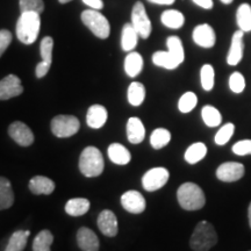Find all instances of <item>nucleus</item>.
Returning a JSON list of instances; mask_svg holds the SVG:
<instances>
[{"label": "nucleus", "mask_w": 251, "mask_h": 251, "mask_svg": "<svg viewBox=\"0 0 251 251\" xmlns=\"http://www.w3.org/2000/svg\"><path fill=\"white\" fill-rule=\"evenodd\" d=\"M81 21L99 39H107L111 34V25L98 9H86L81 13Z\"/></svg>", "instance_id": "6"}, {"label": "nucleus", "mask_w": 251, "mask_h": 251, "mask_svg": "<svg viewBox=\"0 0 251 251\" xmlns=\"http://www.w3.org/2000/svg\"><path fill=\"white\" fill-rule=\"evenodd\" d=\"M192 37L196 45L201 47V48L207 49L214 47L216 41L214 29H213L212 26H209L207 24L199 25V26L194 28Z\"/></svg>", "instance_id": "14"}, {"label": "nucleus", "mask_w": 251, "mask_h": 251, "mask_svg": "<svg viewBox=\"0 0 251 251\" xmlns=\"http://www.w3.org/2000/svg\"><path fill=\"white\" fill-rule=\"evenodd\" d=\"M207 153V147L201 142L193 143L192 146H190L185 151V161L188 164H197L198 162L201 161L202 158H205Z\"/></svg>", "instance_id": "28"}, {"label": "nucleus", "mask_w": 251, "mask_h": 251, "mask_svg": "<svg viewBox=\"0 0 251 251\" xmlns=\"http://www.w3.org/2000/svg\"><path fill=\"white\" fill-rule=\"evenodd\" d=\"M77 244L83 251H99L100 242L93 230L90 228L81 227L77 231Z\"/></svg>", "instance_id": "17"}, {"label": "nucleus", "mask_w": 251, "mask_h": 251, "mask_svg": "<svg viewBox=\"0 0 251 251\" xmlns=\"http://www.w3.org/2000/svg\"><path fill=\"white\" fill-rule=\"evenodd\" d=\"M127 137L130 143L139 144L146 137V128L139 118H130L127 122Z\"/></svg>", "instance_id": "20"}, {"label": "nucleus", "mask_w": 251, "mask_h": 251, "mask_svg": "<svg viewBox=\"0 0 251 251\" xmlns=\"http://www.w3.org/2000/svg\"><path fill=\"white\" fill-rule=\"evenodd\" d=\"M29 190L35 196H49L55 191V183L45 176H35L29 180Z\"/></svg>", "instance_id": "18"}, {"label": "nucleus", "mask_w": 251, "mask_h": 251, "mask_svg": "<svg viewBox=\"0 0 251 251\" xmlns=\"http://www.w3.org/2000/svg\"><path fill=\"white\" fill-rule=\"evenodd\" d=\"M177 199L185 211H199L206 203V197L201 187L194 183L180 185L177 191Z\"/></svg>", "instance_id": "2"}, {"label": "nucleus", "mask_w": 251, "mask_h": 251, "mask_svg": "<svg viewBox=\"0 0 251 251\" xmlns=\"http://www.w3.org/2000/svg\"><path fill=\"white\" fill-rule=\"evenodd\" d=\"M248 218H249V225L251 228V203L249 205V208H248Z\"/></svg>", "instance_id": "46"}, {"label": "nucleus", "mask_w": 251, "mask_h": 251, "mask_svg": "<svg viewBox=\"0 0 251 251\" xmlns=\"http://www.w3.org/2000/svg\"><path fill=\"white\" fill-rule=\"evenodd\" d=\"M59 2H61V4H67V2H69V1H71V0H58Z\"/></svg>", "instance_id": "48"}, {"label": "nucleus", "mask_w": 251, "mask_h": 251, "mask_svg": "<svg viewBox=\"0 0 251 251\" xmlns=\"http://www.w3.org/2000/svg\"><path fill=\"white\" fill-rule=\"evenodd\" d=\"M52 242H54V235L51 234V231L47 230V229L41 230L34 238L33 251H51L50 247Z\"/></svg>", "instance_id": "31"}, {"label": "nucleus", "mask_w": 251, "mask_h": 251, "mask_svg": "<svg viewBox=\"0 0 251 251\" xmlns=\"http://www.w3.org/2000/svg\"><path fill=\"white\" fill-rule=\"evenodd\" d=\"M234 131H235V126L234 124H231V122L222 126L215 135V139H214L215 143L218 144V146H225V144H227L229 142V140L233 137Z\"/></svg>", "instance_id": "36"}, {"label": "nucleus", "mask_w": 251, "mask_h": 251, "mask_svg": "<svg viewBox=\"0 0 251 251\" xmlns=\"http://www.w3.org/2000/svg\"><path fill=\"white\" fill-rule=\"evenodd\" d=\"M79 120L74 115H57L51 121V131L59 139H67L78 133Z\"/></svg>", "instance_id": "7"}, {"label": "nucleus", "mask_w": 251, "mask_h": 251, "mask_svg": "<svg viewBox=\"0 0 251 251\" xmlns=\"http://www.w3.org/2000/svg\"><path fill=\"white\" fill-rule=\"evenodd\" d=\"M233 1H234V0H221V2H224V4H226V5L231 4Z\"/></svg>", "instance_id": "47"}, {"label": "nucleus", "mask_w": 251, "mask_h": 251, "mask_svg": "<svg viewBox=\"0 0 251 251\" xmlns=\"http://www.w3.org/2000/svg\"><path fill=\"white\" fill-rule=\"evenodd\" d=\"M194 4L203 9H211L213 7V0H192Z\"/></svg>", "instance_id": "44"}, {"label": "nucleus", "mask_w": 251, "mask_h": 251, "mask_svg": "<svg viewBox=\"0 0 251 251\" xmlns=\"http://www.w3.org/2000/svg\"><path fill=\"white\" fill-rule=\"evenodd\" d=\"M14 203V192L7 178L0 177V211L8 209Z\"/></svg>", "instance_id": "22"}, {"label": "nucleus", "mask_w": 251, "mask_h": 251, "mask_svg": "<svg viewBox=\"0 0 251 251\" xmlns=\"http://www.w3.org/2000/svg\"><path fill=\"white\" fill-rule=\"evenodd\" d=\"M166 46L168 51H156L152 55V62L157 67L175 70L185 59L183 43L178 36H170L166 40Z\"/></svg>", "instance_id": "1"}, {"label": "nucleus", "mask_w": 251, "mask_h": 251, "mask_svg": "<svg viewBox=\"0 0 251 251\" xmlns=\"http://www.w3.org/2000/svg\"><path fill=\"white\" fill-rule=\"evenodd\" d=\"M24 92V86L20 78L15 75H8L0 80V100H8L20 96Z\"/></svg>", "instance_id": "12"}, {"label": "nucleus", "mask_w": 251, "mask_h": 251, "mask_svg": "<svg viewBox=\"0 0 251 251\" xmlns=\"http://www.w3.org/2000/svg\"><path fill=\"white\" fill-rule=\"evenodd\" d=\"M29 230H18L14 231L9 237L7 246L5 251H24L27 246L28 237H29Z\"/></svg>", "instance_id": "27"}, {"label": "nucleus", "mask_w": 251, "mask_h": 251, "mask_svg": "<svg viewBox=\"0 0 251 251\" xmlns=\"http://www.w3.org/2000/svg\"><path fill=\"white\" fill-rule=\"evenodd\" d=\"M52 48H54V40H52V37H43L40 45L41 58H42V62H45L46 64L50 65V67H51L52 63Z\"/></svg>", "instance_id": "35"}, {"label": "nucleus", "mask_w": 251, "mask_h": 251, "mask_svg": "<svg viewBox=\"0 0 251 251\" xmlns=\"http://www.w3.org/2000/svg\"><path fill=\"white\" fill-rule=\"evenodd\" d=\"M200 79H201V86L205 91H212L214 87L215 71L211 64H205L200 70Z\"/></svg>", "instance_id": "34"}, {"label": "nucleus", "mask_w": 251, "mask_h": 251, "mask_svg": "<svg viewBox=\"0 0 251 251\" xmlns=\"http://www.w3.org/2000/svg\"><path fill=\"white\" fill-rule=\"evenodd\" d=\"M198 103V98L193 92H186L180 97L178 101V108L181 113H190L192 109L196 108Z\"/></svg>", "instance_id": "37"}, {"label": "nucleus", "mask_w": 251, "mask_h": 251, "mask_svg": "<svg viewBox=\"0 0 251 251\" xmlns=\"http://www.w3.org/2000/svg\"><path fill=\"white\" fill-rule=\"evenodd\" d=\"M244 31L237 30L235 31L233 39H231V45L229 48L227 55V63L231 67H235L238 63L242 61L244 52Z\"/></svg>", "instance_id": "16"}, {"label": "nucleus", "mask_w": 251, "mask_h": 251, "mask_svg": "<svg viewBox=\"0 0 251 251\" xmlns=\"http://www.w3.org/2000/svg\"><path fill=\"white\" fill-rule=\"evenodd\" d=\"M91 203L85 198L70 199L65 205V212L70 216H81L89 212Z\"/></svg>", "instance_id": "26"}, {"label": "nucleus", "mask_w": 251, "mask_h": 251, "mask_svg": "<svg viewBox=\"0 0 251 251\" xmlns=\"http://www.w3.org/2000/svg\"><path fill=\"white\" fill-rule=\"evenodd\" d=\"M50 70V65L46 64L45 62L41 61L39 64L36 65V69H35V74H36V77L37 78H43L46 76L47 74H48V71Z\"/></svg>", "instance_id": "42"}, {"label": "nucleus", "mask_w": 251, "mask_h": 251, "mask_svg": "<svg viewBox=\"0 0 251 251\" xmlns=\"http://www.w3.org/2000/svg\"><path fill=\"white\" fill-rule=\"evenodd\" d=\"M229 87L234 93H242L246 89V79L241 72H234L229 77Z\"/></svg>", "instance_id": "39"}, {"label": "nucleus", "mask_w": 251, "mask_h": 251, "mask_svg": "<svg viewBox=\"0 0 251 251\" xmlns=\"http://www.w3.org/2000/svg\"><path fill=\"white\" fill-rule=\"evenodd\" d=\"M161 21L165 27L171 28V29H179L184 26L185 17L177 9H168L162 13Z\"/></svg>", "instance_id": "25"}, {"label": "nucleus", "mask_w": 251, "mask_h": 251, "mask_svg": "<svg viewBox=\"0 0 251 251\" xmlns=\"http://www.w3.org/2000/svg\"><path fill=\"white\" fill-rule=\"evenodd\" d=\"M139 33L131 24H126L122 28L121 47L125 51H131L139 42Z\"/></svg>", "instance_id": "23"}, {"label": "nucleus", "mask_w": 251, "mask_h": 251, "mask_svg": "<svg viewBox=\"0 0 251 251\" xmlns=\"http://www.w3.org/2000/svg\"><path fill=\"white\" fill-rule=\"evenodd\" d=\"M246 174V168L242 163L226 162L222 163L216 170V177L225 183H234L240 180Z\"/></svg>", "instance_id": "10"}, {"label": "nucleus", "mask_w": 251, "mask_h": 251, "mask_svg": "<svg viewBox=\"0 0 251 251\" xmlns=\"http://www.w3.org/2000/svg\"><path fill=\"white\" fill-rule=\"evenodd\" d=\"M109 159L118 165H126L130 162L131 155L126 147L120 143H112L107 150Z\"/></svg>", "instance_id": "21"}, {"label": "nucleus", "mask_w": 251, "mask_h": 251, "mask_svg": "<svg viewBox=\"0 0 251 251\" xmlns=\"http://www.w3.org/2000/svg\"><path fill=\"white\" fill-rule=\"evenodd\" d=\"M169 174L168 169L165 168H153L150 169L149 171H147L144 174L142 178V185L144 190L148 191V192H153V191L159 190L164 185L168 183Z\"/></svg>", "instance_id": "9"}, {"label": "nucleus", "mask_w": 251, "mask_h": 251, "mask_svg": "<svg viewBox=\"0 0 251 251\" xmlns=\"http://www.w3.org/2000/svg\"><path fill=\"white\" fill-rule=\"evenodd\" d=\"M8 135L11 139L21 147H29L34 142V134L26 124L15 121L9 125Z\"/></svg>", "instance_id": "11"}, {"label": "nucleus", "mask_w": 251, "mask_h": 251, "mask_svg": "<svg viewBox=\"0 0 251 251\" xmlns=\"http://www.w3.org/2000/svg\"><path fill=\"white\" fill-rule=\"evenodd\" d=\"M143 69V58L139 52L131 51L125 58V71L129 77L139 76Z\"/></svg>", "instance_id": "24"}, {"label": "nucleus", "mask_w": 251, "mask_h": 251, "mask_svg": "<svg viewBox=\"0 0 251 251\" xmlns=\"http://www.w3.org/2000/svg\"><path fill=\"white\" fill-rule=\"evenodd\" d=\"M171 140V133L165 128H157L152 131L151 136H150V144L153 149L159 150L164 148L169 144Z\"/></svg>", "instance_id": "32"}, {"label": "nucleus", "mask_w": 251, "mask_h": 251, "mask_svg": "<svg viewBox=\"0 0 251 251\" xmlns=\"http://www.w3.org/2000/svg\"><path fill=\"white\" fill-rule=\"evenodd\" d=\"M236 21L240 30L244 33L251 31V6L249 4H242L237 8Z\"/></svg>", "instance_id": "29"}, {"label": "nucleus", "mask_w": 251, "mask_h": 251, "mask_svg": "<svg viewBox=\"0 0 251 251\" xmlns=\"http://www.w3.org/2000/svg\"><path fill=\"white\" fill-rule=\"evenodd\" d=\"M107 121V109L101 105H92L86 114V122L89 127L99 129Z\"/></svg>", "instance_id": "19"}, {"label": "nucleus", "mask_w": 251, "mask_h": 251, "mask_svg": "<svg viewBox=\"0 0 251 251\" xmlns=\"http://www.w3.org/2000/svg\"><path fill=\"white\" fill-rule=\"evenodd\" d=\"M131 25L142 39H148L151 34V21L147 14L146 7L141 1H137L134 5L131 11Z\"/></svg>", "instance_id": "8"}, {"label": "nucleus", "mask_w": 251, "mask_h": 251, "mask_svg": "<svg viewBox=\"0 0 251 251\" xmlns=\"http://www.w3.org/2000/svg\"><path fill=\"white\" fill-rule=\"evenodd\" d=\"M231 150L237 156L251 155V140L238 141V142L234 144Z\"/></svg>", "instance_id": "40"}, {"label": "nucleus", "mask_w": 251, "mask_h": 251, "mask_svg": "<svg viewBox=\"0 0 251 251\" xmlns=\"http://www.w3.org/2000/svg\"><path fill=\"white\" fill-rule=\"evenodd\" d=\"M98 228L107 237H114L118 235L119 224L114 213L109 209H103L98 216Z\"/></svg>", "instance_id": "15"}, {"label": "nucleus", "mask_w": 251, "mask_h": 251, "mask_svg": "<svg viewBox=\"0 0 251 251\" xmlns=\"http://www.w3.org/2000/svg\"><path fill=\"white\" fill-rule=\"evenodd\" d=\"M21 13L26 12H35V13H43L45 11V4L43 0H19Z\"/></svg>", "instance_id": "38"}, {"label": "nucleus", "mask_w": 251, "mask_h": 251, "mask_svg": "<svg viewBox=\"0 0 251 251\" xmlns=\"http://www.w3.org/2000/svg\"><path fill=\"white\" fill-rule=\"evenodd\" d=\"M12 39H13V36H12L11 31L6 29L0 30V57L8 48V46L11 45Z\"/></svg>", "instance_id": "41"}, {"label": "nucleus", "mask_w": 251, "mask_h": 251, "mask_svg": "<svg viewBox=\"0 0 251 251\" xmlns=\"http://www.w3.org/2000/svg\"><path fill=\"white\" fill-rule=\"evenodd\" d=\"M146 99V87L142 83L134 81L128 87V101L131 106H140Z\"/></svg>", "instance_id": "30"}, {"label": "nucleus", "mask_w": 251, "mask_h": 251, "mask_svg": "<svg viewBox=\"0 0 251 251\" xmlns=\"http://www.w3.org/2000/svg\"><path fill=\"white\" fill-rule=\"evenodd\" d=\"M103 158L101 152L96 147H87L79 157V170L87 178L98 177L102 174Z\"/></svg>", "instance_id": "5"}, {"label": "nucleus", "mask_w": 251, "mask_h": 251, "mask_svg": "<svg viewBox=\"0 0 251 251\" xmlns=\"http://www.w3.org/2000/svg\"><path fill=\"white\" fill-rule=\"evenodd\" d=\"M121 205L126 211L131 213V214H141L146 209L147 202L139 191L131 190L122 194Z\"/></svg>", "instance_id": "13"}, {"label": "nucleus", "mask_w": 251, "mask_h": 251, "mask_svg": "<svg viewBox=\"0 0 251 251\" xmlns=\"http://www.w3.org/2000/svg\"><path fill=\"white\" fill-rule=\"evenodd\" d=\"M83 2L93 9H101L103 7L102 0H83Z\"/></svg>", "instance_id": "43"}, {"label": "nucleus", "mask_w": 251, "mask_h": 251, "mask_svg": "<svg viewBox=\"0 0 251 251\" xmlns=\"http://www.w3.org/2000/svg\"><path fill=\"white\" fill-rule=\"evenodd\" d=\"M149 1L158 5H172L176 0H149Z\"/></svg>", "instance_id": "45"}, {"label": "nucleus", "mask_w": 251, "mask_h": 251, "mask_svg": "<svg viewBox=\"0 0 251 251\" xmlns=\"http://www.w3.org/2000/svg\"><path fill=\"white\" fill-rule=\"evenodd\" d=\"M201 117L206 126L208 127H218L221 124L222 117L218 108L213 107L211 105L203 106L201 109Z\"/></svg>", "instance_id": "33"}, {"label": "nucleus", "mask_w": 251, "mask_h": 251, "mask_svg": "<svg viewBox=\"0 0 251 251\" xmlns=\"http://www.w3.org/2000/svg\"><path fill=\"white\" fill-rule=\"evenodd\" d=\"M41 28L40 14L35 12L21 13L17 24V36L20 42L31 45L37 40Z\"/></svg>", "instance_id": "3"}, {"label": "nucleus", "mask_w": 251, "mask_h": 251, "mask_svg": "<svg viewBox=\"0 0 251 251\" xmlns=\"http://www.w3.org/2000/svg\"><path fill=\"white\" fill-rule=\"evenodd\" d=\"M218 243V234L214 226L208 221L197 225L190 240V247L194 251H208Z\"/></svg>", "instance_id": "4"}]
</instances>
